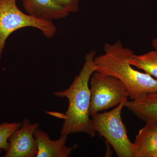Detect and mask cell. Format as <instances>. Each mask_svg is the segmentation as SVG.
Returning a JSON list of instances; mask_svg holds the SVG:
<instances>
[{
	"instance_id": "ba28073f",
	"label": "cell",
	"mask_w": 157,
	"mask_h": 157,
	"mask_svg": "<svg viewBox=\"0 0 157 157\" xmlns=\"http://www.w3.org/2000/svg\"><path fill=\"white\" fill-rule=\"evenodd\" d=\"M28 14L38 19L51 21L63 19L70 14L54 0H21Z\"/></svg>"
},
{
	"instance_id": "7c38bea8",
	"label": "cell",
	"mask_w": 157,
	"mask_h": 157,
	"mask_svg": "<svg viewBox=\"0 0 157 157\" xmlns=\"http://www.w3.org/2000/svg\"><path fill=\"white\" fill-rule=\"evenodd\" d=\"M20 122L3 123L0 124V148L6 152L9 148V139L11 135L22 126Z\"/></svg>"
},
{
	"instance_id": "8992f818",
	"label": "cell",
	"mask_w": 157,
	"mask_h": 157,
	"mask_svg": "<svg viewBox=\"0 0 157 157\" xmlns=\"http://www.w3.org/2000/svg\"><path fill=\"white\" fill-rule=\"evenodd\" d=\"M39 127L38 123L31 124L28 119H25L21 127L9 137V148L3 157H36L38 144L34 134Z\"/></svg>"
},
{
	"instance_id": "7a4b0ae2",
	"label": "cell",
	"mask_w": 157,
	"mask_h": 157,
	"mask_svg": "<svg viewBox=\"0 0 157 157\" xmlns=\"http://www.w3.org/2000/svg\"><path fill=\"white\" fill-rule=\"evenodd\" d=\"M96 54V51L94 50L86 53L83 67L75 76L73 83L67 89L53 93L55 96L67 98L69 101L67 110L65 114L60 116L64 120L61 135L84 133L92 137L95 136L96 132L92 128L90 118L91 96L89 84L95 71L94 59Z\"/></svg>"
},
{
	"instance_id": "3957f363",
	"label": "cell",
	"mask_w": 157,
	"mask_h": 157,
	"mask_svg": "<svg viewBox=\"0 0 157 157\" xmlns=\"http://www.w3.org/2000/svg\"><path fill=\"white\" fill-rule=\"evenodd\" d=\"M126 101L108 112L91 116L92 128L112 147L118 157H135L134 144L128 137L121 118Z\"/></svg>"
},
{
	"instance_id": "277c9868",
	"label": "cell",
	"mask_w": 157,
	"mask_h": 157,
	"mask_svg": "<svg viewBox=\"0 0 157 157\" xmlns=\"http://www.w3.org/2000/svg\"><path fill=\"white\" fill-rule=\"evenodd\" d=\"M17 0H0V59L7 39L15 31L25 27L39 29L43 36L53 38L57 32L52 21L38 19L22 12L16 4Z\"/></svg>"
},
{
	"instance_id": "5b68a950",
	"label": "cell",
	"mask_w": 157,
	"mask_h": 157,
	"mask_svg": "<svg viewBox=\"0 0 157 157\" xmlns=\"http://www.w3.org/2000/svg\"><path fill=\"white\" fill-rule=\"evenodd\" d=\"M90 117L128 101V92L118 78L95 71L90 79Z\"/></svg>"
},
{
	"instance_id": "6da1fadb",
	"label": "cell",
	"mask_w": 157,
	"mask_h": 157,
	"mask_svg": "<svg viewBox=\"0 0 157 157\" xmlns=\"http://www.w3.org/2000/svg\"><path fill=\"white\" fill-rule=\"evenodd\" d=\"M104 53L94 59L96 72L113 76L126 87L129 97L135 100L147 94L157 92V79L135 70L131 64L135 53L120 40L104 45Z\"/></svg>"
},
{
	"instance_id": "8fae6325",
	"label": "cell",
	"mask_w": 157,
	"mask_h": 157,
	"mask_svg": "<svg viewBox=\"0 0 157 157\" xmlns=\"http://www.w3.org/2000/svg\"><path fill=\"white\" fill-rule=\"evenodd\" d=\"M132 66L157 78V50L151 51L140 55H134L131 61Z\"/></svg>"
},
{
	"instance_id": "9a60e30c",
	"label": "cell",
	"mask_w": 157,
	"mask_h": 157,
	"mask_svg": "<svg viewBox=\"0 0 157 157\" xmlns=\"http://www.w3.org/2000/svg\"><path fill=\"white\" fill-rule=\"evenodd\" d=\"M150 157H157V150L152 153Z\"/></svg>"
},
{
	"instance_id": "30bf717a",
	"label": "cell",
	"mask_w": 157,
	"mask_h": 157,
	"mask_svg": "<svg viewBox=\"0 0 157 157\" xmlns=\"http://www.w3.org/2000/svg\"><path fill=\"white\" fill-rule=\"evenodd\" d=\"M134 144L135 157H150L157 150V127L150 124L138 132Z\"/></svg>"
},
{
	"instance_id": "5bb4252c",
	"label": "cell",
	"mask_w": 157,
	"mask_h": 157,
	"mask_svg": "<svg viewBox=\"0 0 157 157\" xmlns=\"http://www.w3.org/2000/svg\"><path fill=\"white\" fill-rule=\"evenodd\" d=\"M151 44L154 48L157 50V37L153 40V41H152Z\"/></svg>"
},
{
	"instance_id": "9c48e42d",
	"label": "cell",
	"mask_w": 157,
	"mask_h": 157,
	"mask_svg": "<svg viewBox=\"0 0 157 157\" xmlns=\"http://www.w3.org/2000/svg\"><path fill=\"white\" fill-rule=\"evenodd\" d=\"M124 107L146 124L157 127V92L147 94L136 100L127 101Z\"/></svg>"
},
{
	"instance_id": "4fadbf2b",
	"label": "cell",
	"mask_w": 157,
	"mask_h": 157,
	"mask_svg": "<svg viewBox=\"0 0 157 157\" xmlns=\"http://www.w3.org/2000/svg\"><path fill=\"white\" fill-rule=\"evenodd\" d=\"M69 13H76L79 10V0H54Z\"/></svg>"
},
{
	"instance_id": "2e32d148",
	"label": "cell",
	"mask_w": 157,
	"mask_h": 157,
	"mask_svg": "<svg viewBox=\"0 0 157 157\" xmlns=\"http://www.w3.org/2000/svg\"><path fill=\"white\" fill-rule=\"evenodd\" d=\"M3 149H2L0 148V155H1V154H2V151Z\"/></svg>"
},
{
	"instance_id": "52a82bcc",
	"label": "cell",
	"mask_w": 157,
	"mask_h": 157,
	"mask_svg": "<svg viewBox=\"0 0 157 157\" xmlns=\"http://www.w3.org/2000/svg\"><path fill=\"white\" fill-rule=\"evenodd\" d=\"M34 135L38 144L37 157H67L77 147L76 144L70 147L66 146L67 135H61L58 140H52L48 133L38 128Z\"/></svg>"
}]
</instances>
